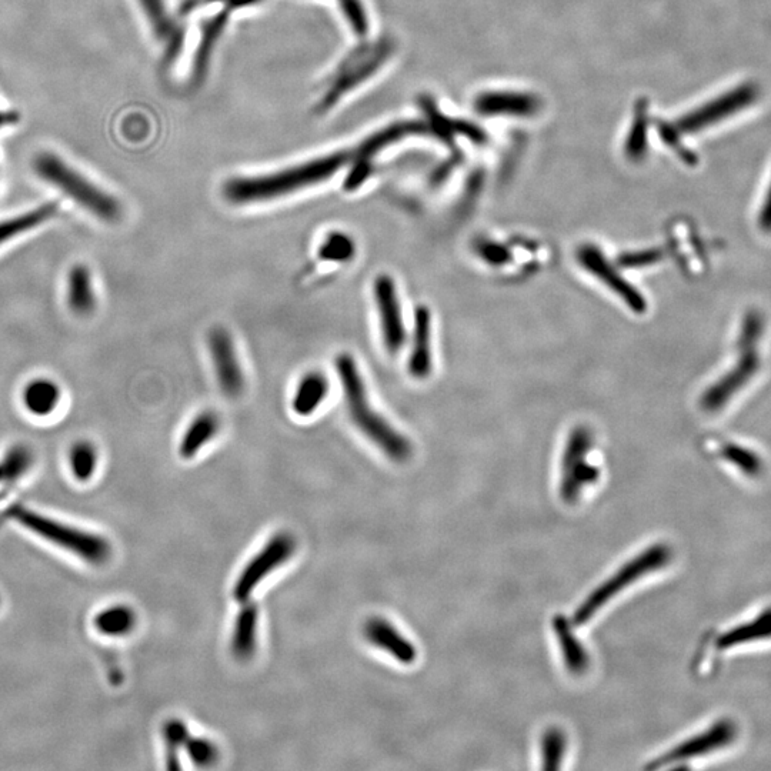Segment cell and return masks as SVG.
<instances>
[{"mask_svg":"<svg viewBox=\"0 0 771 771\" xmlns=\"http://www.w3.org/2000/svg\"><path fill=\"white\" fill-rule=\"evenodd\" d=\"M336 367L345 390L350 419L357 429L395 462H405L409 459L412 456V445L402 433L397 432L395 427L373 410L355 359L350 355H340L337 357Z\"/></svg>","mask_w":771,"mask_h":771,"instance_id":"obj_1","label":"cell"},{"mask_svg":"<svg viewBox=\"0 0 771 771\" xmlns=\"http://www.w3.org/2000/svg\"><path fill=\"white\" fill-rule=\"evenodd\" d=\"M346 162V153H336L296 168L283 170L275 175L233 179L226 183L225 196L230 202L239 203V205L279 198L329 179L330 176L339 172Z\"/></svg>","mask_w":771,"mask_h":771,"instance_id":"obj_2","label":"cell"},{"mask_svg":"<svg viewBox=\"0 0 771 771\" xmlns=\"http://www.w3.org/2000/svg\"><path fill=\"white\" fill-rule=\"evenodd\" d=\"M6 516L28 529L29 532L39 536L40 539L55 544L66 552L75 554L83 562L100 566L112 557V546H110L109 540L100 534L69 526V524L59 522L52 517L33 512L29 507L22 505L10 507Z\"/></svg>","mask_w":771,"mask_h":771,"instance_id":"obj_3","label":"cell"},{"mask_svg":"<svg viewBox=\"0 0 771 771\" xmlns=\"http://www.w3.org/2000/svg\"><path fill=\"white\" fill-rule=\"evenodd\" d=\"M672 560V549L667 544L657 543L647 547L643 552L637 553L629 562L609 576V579L600 583L589 596L574 610L572 622L574 626H584L599 614L604 606H607L614 597L626 592L627 587L633 586L644 577L664 569Z\"/></svg>","mask_w":771,"mask_h":771,"instance_id":"obj_4","label":"cell"},{"mask_svg":"<svg viewBox=\"0 0 771 771\" xmlns=\"http://www.w3.org/2000/svg\"><path fill=\"white\" fill-rule=\"evenodd\" d=\"M35 170L40 178L62 190L96 218L116 222L122 215V206L118 200L83 178L52 153H42L38 156L35 160Z\"/></svg>","mask_w":771,"mask_h":771,"instance_id":"obj_5","label":"cell"},{"mask_svg":"<svg viewBox=\"0 0 771 771\" xmlns=\"http://www.w3.org/2000/svg\"><path fill=\"white\" fill-rule=\"evenodd\" d=\"M592 436L584 427H576L570 433L562 459V480H560V497L567 505H573L580 499L587 487L599 480V467L587 462Z\"/></svg>","mask_w":771,"mask_h":771,"instance_id":"obj_6","label":"cell"},{"mask_svg":"<svg viewBox=\"0 0 771 771\" xmlns=\"http://www.w3.org/2000/svg\"><path fill=\"white\" fill-rule=\"evenodd\" d=\"M296 542L292 534L279 533L273 536L266 546L253 557L245 569L239 574L233 587V594L239 603L250 600L257 586L269 576L270 573L279 569L282 564L289 562L290 557L295 554Z\"/></svg>","mask_w":771,"mask_h":771,"instance_id":"obj_7","label":"cell"},{"mask_svg":"<svg viewBox=\"0 0 771 771\" xmlns=\"http://www.w3.org/2000/svg\"><path fill=\"white\" fill-rule=\"evenodd\" d=\"M759 98L760 88L757 83H742L729 92L723 93L719 98L713 99L712 102L706 103L702 108L684 116L679 122L680 129L683 132L693 133L710 128L750 108Z\"/></svg>","mask_w":771,"mask_h":771,"instance_id":"obj_8","label":"cell"},{"mask_svg":"<svg viewBox=\"0 0 771 771\" xmlns=\"http://www.w3.org/2000/svg\"><path fill=\"white\" fill-rule=\"evenodd\" d=\"M373 295L379 310L383 343L390 355H397L406 343V327L392 277L387 275L376 277Z\"/></svg>","mask_w":771,"mask_h":771,"instance_id":"obj_9","label":"cell"},{"mask_svg":"<svg viewBox=\"0 0 771 771\" xmlns=\"http://www.w3.org/2000/svg\"><path fill=\"white\" fill-rule=\"evenodd\" d=\"M736 724L729 719L719 720L710 729L697 734L692 739L684 740L679 746L674 747L669 753L664 754L656 763L650 764L649 769H662L670 764L689 762L694 757L706 756L729 746L736 739Z\"/></svg>","mask_w":771,"mask_h":771,"instance_id":"obj_10","label":"cell"},{"mask_svg":"<svg viewBox=\"0 0 771 771\" xmlns=\"http://www.w3.org/2000/svg\"><path fill=\"white\" fill-rule=\"evenodd\" d=\"M577 260H579L580 265H582L587 272L592 273L597 279L602 280L604 285L609 286V289H612L616 295L622 297L624 303H626L633 312H646V297H644L632 283H629L624 279L622 273H620L619 270L604 257L602 250L593 245H584L577 250Z\"/></svg>","mask_w":771,"mask_h":771,"instance_id":"obj_11","label":"cell"},{"mask_svg":"<svg viewBox=\"0 0 771 771\" xmlns=\"http://www.w3.org/2000/svg\"><path fill=\"white\" fill-rule=\"evenodd\" d=\"M209 347L222 392L228 397L242 395L245 389V375H243L232 337L222 327H216L210 332Z\"/></svg>","mask_w":771,"mask_h":771,"instance_id":"obj_12","label":"cell"},{"mask_svg":"<svg viewBox=\"0 0 771 771\" xmlns=\"http://www.w3.org/2000/svg\"><path fill=\"white\" fill-rule=\"evenodd\" d=\"M740 352L742 356L737 365L704 392L700 403L706 412H717L723 409L724 405L759 372L760 357L757 349L740 350Z\"/></svg>","mask_w":771,"mask_h":771,"instance_id":"obj_13","label":"cell"},{"mask_svg":"<svg viewBox=\"0 0 771 771\" xmlns=\"http://www.w3.org/2000/svg\"><path fill=\"white\" fill-rule=\"evenodd\" d=\"M367 642L382 650L390 657L403 664L410 666L417 660V649L413 642L396 629L392 623L387 622L383 617H372L367 620L365 629H363Z\"/></svg>","mask_w":771,"mask_h":771,"instance_id":"obj_14","label":"cell"},{"mask_svg":"<svg viewBox=\"0 0 771 771\" xmlns=\"http://www.w3.org/2000/svg\"><path fill=\"white\" fill-rule=\"evenodd\" d=\"M553 632L567 672L582 676L589 670L590 656L582 640L574 632V623L569 622L566 617L557 616L553 620Z\"/></svg>","mask_w":771,"mask_h":771,"instance_id":"obj_15","label":"cell"},{"mask_svg":"<svg viewBox=\"0 0 771 771\" xmlns=\"http://www.w3.org/2000/svg\"><path fill=\"white\" fill-rule=\"evenodd\" d=\"M430 335H432V319L429 309L419 306L415 312V327H413V347L409 357V373L415 379H426L432 372V352H430Z\"/></svg>","mask_w":771,"mask_h":771,"instance_id":"obj_16","label":"cell"},{"mask_svg":"<svg viewBox=\"0 0 771 771\" xmlns=\"http://www.w3.org/2000/svg\"><path fill=\"white\" fill-rule=\"evenodd\" d=\"M259 610L252 600H246L240 607L233 627L232 652L240 662H248L257 649V626Z\"/></svg>","mask_w":771,"mask_h":771,"instance_id":"obj_17","label":"cell"},{"mask_svg":"<svg viewBox=\"0 0 771 771\" xmlns=\"http://www.w3.org/2000/svg\"><path fill=\"white\" fill-rule=\"evenodd\" d=\"M68 306L76 316H89L96 309V295L88 266L75 265L68 273Z\"/></svg>","mask_w":771,"mask_h":771,"instance_id":"obj_18","label":"cell"},{"mask_svg":"<svg viewBox=\"0 0 771 771\" xmlns=\"http://www.w3.org/2000/svg\"><path fill=\"white\" fill-rule=\"evenodd\" d=\"M22 397L23 405L30 415L45 417L58 409L62 390L53 380L39 377L26 385Z\"/></svg>","mask_w":771,"mask_h":771,"instance_id":"obj_19","label":"cell"},{"mask_svg":"<svg viewBox=\"0 0 771 771\" xmlns=\"http://www.w3.org/2000/svg\"><path fill=\"white\" fill-rule=\"evenodd\" d=\"M220 420L213 412H202L193 419L188 430L180 440L179 455L183 459H193L210 440L218 435Z\"/></svg>","mask_w":771,"mask_h":771,"instance_id":"obj_20","label":"cell"},{"mask_svg":"<svg viewBox=\"0 0 771 771\" xmlns=\"http://www.w3.org/2000/svg\"><path fill=\"white\" fill-rule=\"evenodd\" d=\"M327 395H329V382L326 377L319 372L307 373L300 380L293 396V412L300 417L313 415L325 402Z\"/></svg>","mask_w":771,"mask_h":771,"instance_id":"obj_21","label":"cell"},{"mask_svg":"<svg viewBox=\"0 0 771 771\" xmlns=\"http://www.w3.org/2000/svg\"><path fill=\"white\" fill-rule=\"evenodd\" d=\"M136 622L138 617L132 607L126 604H113L96 614L93 626L102 636L119 639V637L129 636L135 630Z\"/></svg>","mask_w":771,"mask_h":771,"instance_id":"obj_22","label":"cell"},{"mask_svg":"<svg viewBox=\"0 0 771 771\" xmlns=\"http://www.w3.org/2000/svg\"><path fill=\"white\" fill-rule=\"evenodd\" d=\"M766 639H771V609L764 610L752 622L734 627L733 630L723 633V636L717 640L716 647L719 650H727L739 646V644Z\"/></svg>","mask_w":771,"mask_h":771,"instance_id":"obj_23","label":"cell"},{"mask_svg":"<svg viewBox=\"0 0 771 771\" xmlns=\"http://www.w3.org/2000/svg\"><path fill=\"white\" fill-rule=\"evenodd\" d=\"M59 205L55 202L45 203L39 208L30 210L25 215L16 216V218L3 220L0 222V245L9 242V240L18 238L22 233L39 228L43 223L55 218L58 213Z\"/></svg>","mask_w":771,"mask_h":771,"instance_id":"obj_24","label":"cell"},{"mask_svg":"<svg viewBox=\"0 0 771 771\" xmlns=\"http://www.w3.org/2000/svg\"><path fill=\"white\" fill-rule=\"evenodd\" d=\"M143 10H145L146 16H148L150 25L155 30L158 38L166 39L169 42V50H172V56L178 55L180 45H182V38H180V32L173 25L166 10L165 2L163 0H139Z\"/></svg>","mask_w":771,"mask_h":771,"instance_id":"obj_25","label":"cell"},{"mask_svg":"<svg viewBox=\"0 0 771 771\" xmlns=\"http://www.w3.org/2000/svg\"><path fill=\"white\" fill-rule=\"evenodd\" d=\"M99 465L96 446L88 440H80L70 447L69 466L73 477L80 483L89 482L95 476Z\"/></svg>","mask_w":771,"mask_h":771,"instance_id":"obj_26","label":"cell"},{"mask_svg":"<svg viewBox=\"0 0 771 771\" xmlns=\"http://www.w3.org/2000/svg\"><path fill=\"white\" fill-rule=\"evenodd\" d=\"M33 463V455L29 447L16 445L0 462V485L15 483L20 477L25 476Z\"/></svg>","mask_w":771,"mask_h":771,"instance_id":"obj_27","label":"cell"},{"mask_svg":"<svg viewBox=\"0 0 771 771\" xmlns=\"http://www.w3.org/2000/svg\"><path fill=\"white\" fill-rule=\"evenodd\" d=\"M355 255V240L343 232L329 233L319 249L320 259L326 262L346 263L350 262Z\"/></svg>","mask_w":771,"mask_h":771,"instance_id":"obj_28","label":"cell"},{"mask_svg":"<svg viewBox=\"0 0 771 771\" xmlns=\"http://www.w3.org/2000/svg\"><path fill=\"white\" fill-rule=\"evenodd\" d=\"M567 753V737L559 727L547 729L542 739V769L559 770Z\"/></svg>","mask_w":771,"mask_h":771,"instance_id":"obj_29","label":"cell"},{"mask_svg":"<svg viewBox=\"0 0 771 771\" xmlns=\"http://www.w3.org/2000/svg\"><path fill=\"white\" fill-rule=\"evenodd\" d=\"M189 737V727L182 720H168L165 726H163V739H165L166 750H168V753H166L168 769H179L178 752L188 742Z\"/></svg>","mask_w":771,"mask_h":771,"instance_id":"obj_30","label":"cell"},{"mask_svg":"<svg viewBox=\"0 0 771 771\" xmlns=\"http://www.w3.org/2000/svg\"><path fill=\"white\" fill-rule=\"evenodd\" d=\"M722 455L727 462L732 463L737 469L742 470L749 477H757L762 475L763 462L757 453L753 450L747 449V447L733 445H726L723 447Z\"/></svg>","mask_w":771,"mask_h":771,"instance_id":"obj_31","label":"cell"},{"mask_svg":"<svg viewBox=\"0 0 771 771\" xmlns=\"http://www.w3.org/2000/svg\"><path fill=\"white\" fill-rule=\"evenodd\" d=\"M183 750H185L190 762L200 769L212 767L219 760L218 747L212 740L205 739V737L190 736L188 742L183 746Z\"/></svg>","mask_w":771,"mask_h":771,"instance_id":"obj_32","label":"cell"},{"mask_svg":"<svg viewBox=\"0 0 771 771\" xmlns=\"http://www.w3.org/2000/svg\"><path fill=\"white\" fill-rule=\"evenodd\" d=\"M763 333V317L756 310L747 313L739 336V349H756Z\"/></svg>","mask_w":771,"mask_h":771,"instance_id":"obj_33","label":"cell"},{"mask_svg":"<svg viewBox=\"0 0 771 771\" xmlns=\"http://www.w3.org/2000/svg\"><path fill=\"white\" fill-rule=\"evenodd\" d=\"M477 255L486 260L493 266H502L512 260V253L500 243L490 242V240H480L476 243Z\"/></svg>","mask_w":771,"mask_h":771,"instance_id":"obj_34","label":"cell"},{"mask_svg":"<svg viewBox=\"0 0 771 771\" xmlns=\"http://www.w3.org/2000/svg\"><path fill=\"white\" fill-rule=\"evenodd\" d=\"M662 256L660 249H646L642 252L626 253L620 257L619 263L624 267H644L659 262Z\"/></svg>","mask_w":771,"mask_h":771,"instance_id":"obj_35","label":"cell"},{"mask_svg":"<svg viewBox=\"0 0 771 771\" xmlns=\"http://www.w3.org/2000/svg\"><path fill=\"white\" fill-rule=\"evenodd\" d=\"M342 3L347 19L355 28L353 30H356L357 35L365 36L367 33V20L359 0H342Z\"/></svg>","mask_w":771,"mask_h":771,"instance_id":"obj_36","label":"cell"},{"mask_svg":"<svg viewBox=\"0 0 771 771\" xmlns=\"http://www.w3.org/2000/svg\"><path fill=\"white\" fill-rule=\"evenodd\" d=\"M759 226L763 232L771 233V183L759 213Z\"/></svg>","mask_w":771,"mask_h":771,"instance_id":"obj_37","label":"cell"},{"mask_svg":"<svg viewBox=\"0 0 771 771\" xmlns=\"http://www.w3.org/2000/svg\"><path fill=\"white\" fill-rule=\"evenodd\" d=\"M13 115H9V113H0V126L5 125V123L12 122Z\"/></svg>","mask_w":771,"mask_h":771,"instance_id":"obj_38","label":"cell"},{"mask_svg":"<svg viewBox=\"0 0 771 771\" xmlns=\"http://www.w3.org/2000/svg\"><path fill=\"white\" fill-rule=\"evenodd\" d=\"M0 604H2V599H0Z\"/></svg>","mask_w":771,"mask_h":771,"instance_id":"obj_39","label":"cell"}]
</instances>
